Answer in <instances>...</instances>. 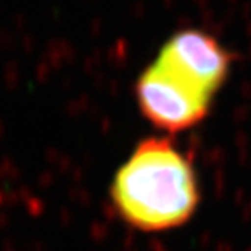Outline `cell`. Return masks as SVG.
I'll list each match as a JSON object with an SVG mask.
<instances>
[{
    "label": "cell",
    "instance_id": "obj_1",
    "mask_svg": "<svg viewBox=\"0 0 251 251\" xmlns=\"http://www.w3.org/2000/svg\"><path fill=\"white\" fill-rule=\"evenodd\" d=\"M199 199L191 164L165 138L142 141L112 183L118 213L142 231L182 226L191 218Z\"/></svg>",
    "mask_w": 251,
    "mask_h": 251
},
{
    "label": "cell",
    "instance_id": "obj_2",
    "mask_svg": "<svg viewBox=\"0 0 251 251\" xmlns=\"http://www.w3.org/2000/svg\"><path fill=\"white\" fill-rule=\"evenodd\" d=\"M136 97L141 112L154 126L168 132L199 124L213 99L188 77L157 61L139 76Z\"/></svg>",
    "mask_w": 251,
    "mask_h": 251
},
{
    "label": "cell",
    "instance_id": "obj_3",
    "mask_svg": "<svg viewBox=\"0 0 251 251\" xmlns=\"http://www.w3.org/2000/svg\"><path fill=\"white\" fill-rule=\"evenodd\" d=\"M156 61L188 77L212 97L224 83L230 67V56L221 44L197 29L173 35Z\"/></svg>",
    "mask_w": 251,
    "mask_h": 251
}]
</instances>
